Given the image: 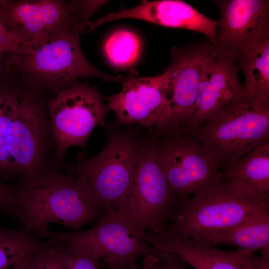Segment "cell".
<instances>
[{"mask_svg": "<svg viewBox=\"0 0 269 269\" xmlns=\"http://www.w3.org/2000/svg\"><path fill=\"white\" fill-rule=\"evenodd\" d=\"M12 190L9 215L21 227L40 238L50 231V224L78 230L103 215L78 180L67 172L18 182Z\"/></svg>", "mask_w": 269, "mask_h": 269, "instance_id": "obj_1", "label": "cell"}, {"mask_svg": "<svg viewBox=\"0 0 269 269\" xmlns=\"http://www.w3.org/2000/svg\"><path fill=\"white\" fill-rule=\"evenodd\" d=\"M269 209V194L233 179L205 187L187 200L160 233L173 234L200 244Z\"/></svg>", "mask_w": 269, "mask_h": 269, "instance_id": "obj_2", "label": "cell"}, {"mask_svg": "<svg viewBox=\"0 0 269 269\" xmlns=\"http://www.w3.org/2000/svg\"><path fill=\"white\" fill-rule=\"evenodd\" d=\"M82 33L73 30L24 44L19 52L7 55L6 62L25 83L37 86L51 98L81 78L119 82L120 75L105 74L87 60L80 44Z\"/></svg>", "mask_w": 269, "mask_h": 269, "instance_id": "obj_3", "label": "cell"}, {"mask_svg": "<svg viewBox=\"0 0 269 269\" xmlns=\"http://www.w3.org/2000/svg\"><path fill=\"white\" fill-rule=\"evenodd\" d=\"M141 127L123 130L112 124L103 149L89 157L79 154L75 163H65L63 170L76 177L88 196L103 213L118 206L127 194L136 162L141 138Z\"/></svg>", "mask_w": 269, "mask_h": 269, "instance_id": "obj_4", "label": "cell"}, {"mask_svg": "<svg viewBox=\"0 0 269 269\" xmlns=\"http://www.w3.org/2000/svg\"><path fill=\"white\" fill-rule=\"evenodd\" d=\"M49 98L39 87L26 83L9 129L11 180L19 182L60 171L55 163Z\"/></svg>", "mask_w": 269, "mask_h": 269, "instance_id": "obj_5", "label": "cell"}, {"mask_svg": "<svg viewBox=\"0 0 269 269\" xmlns=\"http://www.w3.org/2000/svg\"><path fill=\"white\" fill-rule=\"evenodd\" d=\"M188 133L220 163L228 165L269 140V100L246 93Z\"/></svg>", "mask_w": 269, "mask_h": 269, "instance_id": "obj_6", "label": "cell"}, {"mask_svg": "<svg viewBox=\"0 0 269 269\" xmlns=\"http://www.w3.org/2000/svg\"><path fill=\"white\" fill-rule=\"evenodd\" d=\"M173 196L159 162L149 132L141 137L129 191L118 206L140 230L160 233L181 207Z\"/></svg>", "mask_w": 269, "mask_h": 269, "instance_id": "obj_7", "label": "cell"}, {"mask_svg": "<svg viewBox=\"0 0 269 269\" xmlns=\"http://www.w3.org/2000/svg\"><path fill=\"white\" fill-rule=\"evenodd\" d=\"M144 232L119 210L105 211L93 228L82 231H50L45 238L51 246L83 250L98 258L109 269H131L141 257L153 253Z\"/></svg>", "mask_w": 269, "mask_h": 269, "instance_id": "obj_8", "label": "cell"}, {"mask_svg": "<svg viewBox=\"0 0 269 269\" xmlns=\"http://www.w3.org/2000/svg\"><path fill=\"white\" fill-rule=\"evenodd\" d=\"M94 0H0V19L22 45L73 30L87 32Z\"/></svg>", "mask_w": 269, "mask_h": 269, "instance_id": "obj_9", "label": "cell"}, {"mask_svg": "<svg viewBox=\"0 0 269 269\" xmlns=\"http://www.w3.org/2000/svg\"><path fill=\"white\" fill-rule=\"evenodd\" d=\"M149 131L171 191L181 206L198 191L225 178L219 161L189 133L178 129Z\"/></svg>", "mask_w": 269, "mask_h": 269, "instance_id": "obj_10", "label": "cell"}, {"mask_svg": "<svg viewBox=\"0 0 269 269\" xmlns=\"http://www.w3.org/2000/svg\"><path fill=\"white\" fill-rule=\"evenodd\" d=\"M47 108L54 142L55 163L63 170L68 149L78 146L85 150L95 128L105 125L110 111L96 86L78 81L49 98Z\"/></svg>", "mask_w": 269, "mask_h": 269, "instance_id": "obj_11", "label": "cell"}, {"mask_svg": "<svg viewBox=\"0 0 269 269\" xmlns=\"http://www.w3.org/2000/svg\"><path fill=\"white\" fill-rule=\"evenodd\" d=\"M239 70L236 53L210 42L193 112L182 131L190 132L199 127L246 94Z\"/></svg>", "mask_w": 269, "mask_h": 269, "instance_id": "obj_12", "label": "cell"}, {"mask_svg": "<svg viewBox=\"0 0 269 269\" xmlns=\"http://www.w3.org/2000/svg\"><path fill=\"white\" fill-rule=\"evenodd\" d=\"M122 88L118 94L103 99L116 119L112 125L139 126L148 130L161 123L166 107L167 84L165 73L139 77L135 69L121 75Z\"/></svg>", "mask_w": 269, "mask_h": 269, "instance_id": "obj_13", "label": "cell"}, {"mask_svg": "<svg viewBox=\"0 0 269 269\" xmlns=\"http://www.w3.org/2000/svg\"><path fill=\"white\" fill-rule=\"evenodd\" d=\"M210 42L183 48L173 47L164 70L167 103L160 129L182 130L189 121L196 104L204 57Z\"/></svg>", "mask_w": 269, "mask_h": 269, "instance_id": "obj_14", "label": "cell"}, {"mask_svg": "<svg viewBox=\"0 0 269 269\" xmlns=\"http://www.w3.org/2000/svg\"><path fill=\"white\" fill-rule=\"evenodd\" d=\"M220 18L214 44L236 53L247 43L269 38V1H215Z\"/></svg>", "mask_w": 269, "mask_h": 269, "instance_id": "obj_15", "label": "cell"}, {"mask_svg": "<svg viewBox=\"0 0 269 269\" xmlns=\"http://www.w3.org/2000/svg\"><path fill=\"white\" fill-rule=\"evenodd\" d=\"M132 18L141 20L166 27L181 28L197 32L213 42L218 21L211 19L192 6L180 0H142L138 5L107 14L90 22L91 32L98 26L113 20Z\"/></svg>", "mask_w": 269, "mask_h": 269, "instance_id": "obj_16", "label": "cell"}, {"mask_svg": "<svg viewBox=\"0 0 269 269\" xmlns=\"http://www.w3.org/2000/svg\"><path fill=\"white\" fill-rule=\"evenodd\" d=\"M144 238L153 252L176 255L194 269H250V259L255 252L240 249L223 251L173 234L148 232Z\"/></svg>", "mask_w": 269, "mask_h": 269, "instance_id": "obj_17", "label": "cell"}, {"mask_svg": "<svg viewBox=\"0 0 269 269\" xmlns=\"http://www.w3.org/2000/svg\"><path fill=\"white\" fill-rule=\"evenodd\" d=\"M26 83L10 67H0V181L11 180V162L8 151L10 122Z\"/></svg>", "mask_w": 269, "mask_h": 269, "instance_id": "obj_18", "label": "cell"}, {"mask_svg": "<svg viewBox=\"0 0 269 269\" xmlns=\"http://www.w3.org/2000/svg\"><path fill=\"white\" fill-rule=\"evenodd\" d=\"M239 70L244 76L243 87L254 99L269 100V38L250 42L236 53Z\"/></svg>", "mask_w": 269, "mask_h": 269, "instance_id": "obj_19", "label": "cell"}, {"mask_svg": "<svg viewBox=\"0 0 269 269\" xmlns=\"http://www.w3.org/2000/svg\"><path fill=\"white\" fill-rule=\"evenodd\" d=\"M219 245L254 252L269 249V209L255 213L240 225L213 237L205 244Z\"/></svg>", "mask_w": 269, "mask_h": 269, "instance_id": "obj_20", "label": "cell"}, {"mask_svg": "<svg viewBox=\"0 0 269 269\" xmlns=\"http://www.w3.org/2000/svg\"><path fill=\"white\" fill-rule=\"evenodd\" d=\"M223 173L225 178L240 180L261 193L269 194V140L226 166Z\"/></svg>", "mask_w": 269, "mask_h": 269, "instance_id": "obj_21", "label": "cell"}, {"mask_svg": "<svg viewBox=\"0 0 269 269\" xmlns=\"http://www.w3.org/2000/svg\"><path fill=\"white\" fill-rule=\"evenodd\" d=\"M46 245L22 227L12 229L0 226V269L13 266Z\"/></svg>", "mask_w": 269, "mask_h": 269, "instance_id": "obj_22", "label": "cell"}, {"mask_svg": "<svg viewBox=\"0 0 269 269\" xmlns=\"http://www.w3.org/2000/svg\"><path fill=\"white\" fill-rule=\"evenodd\" d=\"M104 48L107 58L112 64L124 67L133 63L137 58L139 41L134 33L120 30L110 35Z\"/></svg>", "mask_w": 269, "mask_h": 269, "instance_id": "obj_23", "label": "cell"}, {"mask_svg": "<svg viewBox=\"0 0 269 269\" xmlns=\"http://www.w3.org/2000/svg\"><path fill=\"white\" fill-rule=\"evenodd\" d=\"M48 246L66 269H100L101 261L83 250L70 247Z\"/></svg>", "mask_w": 269, "mask_h": 269, "instance_id": "obj_24", "label": "cell"}, {"mask_svg": "<svg viewBox=\"0 0 269 269\" xmlns=\"http://www.w3.org/2000/svg\"><path fill=\"white\" fill-rule=\"evenodd\" d=\"M24 262L27 269H66L47 243L45 247L24 259Z\"/></svg>", "mask_w": 269, "mask_h": 269, "instance_id": "obj_25", "label": "cell"}, {"mask_svg": "<svg viewBox=\"0 0 269 269\" xmlns=\"http://www.w3.org/2000/svg\"><path fill=\"white\" fill-rule=\"evenodd\" d=\"M143 269H186L185 263L176 255L166 253H155L144 257Z\"/></svg>", "mask_w": 269, "mask_h": 269, "instance_id": "obj_26", "label": "cell"}, {"mask_svg": "<svg viewBox=\"0 0 269 269\" xmlns=\"http://www.w3.org/2000/svg\"><path fill=\"white\" fill-rule=\"evenodd\" d=\"M22 44L0 19V58L20 51Z\"/></svg>", "mask_w": 269, "mask_h": 269, "instance_id": "obj_27", "label": "cell"}, {"mask_svg": "<svg viewBox=\"0 0 269 269\" xmlns=\"http://www.w3.org/2000/svg\"><path fill=\"white\" fill-rule=\"evenodd\" d=\"M12 186L0 181V210L10 214L12 203Z\"/></svg>", "mask_w": 269, "mask_h": 269, "instance_id": "obj_28", "label": "cell"}, {"mask_svg": "<svg viewBox=\"0 0 269 269\" xmlns=\"http://www.w3.org/2000/svg\"><path fill=\"white\" fill-rule=\"evenodd\" d=\"M261 252L259 257L252 255L250 259V269H269V249Z\"/></svg>", "mask_w": 269, "mask_h": 269, "instance_id": "obj_29", "label": "cell"}, {"mask_svg": "<svg viewBox=\"0 0 269 269\" xmlns=\"http://www.w3.org/2000/svg\"><path fill=\"white\" fill-rule=\"evenodd\" d=\"M12 269H27L24 262V260L19 262L12 266Z\"/></svg>", "mask_w": 269, "mask_h": 269, "instance_id": "obj_30", "label": "cell"}, {"mask_svg": "<svg viewBox=\"0 0 269 269\" xmlns=\"http://www.w3.org/2000/svg\"><path fill=\"white\" fill-rule=\"evenodd\" d=\"M4 58L5 57H2V58H0V66L2 64V63L3 62L4 60Z\"/></svg>", "mask_w": 269, "mask_h": 269, "instance_id": "obj_31", "label": "cell"}, {"mask_svg": "<svg viewBox=\"0 0 269 269\" xmlns=\"http://www.w3.org/2000/svg\"><path fill=\"white\" fill-rule=\"evenodd\" d=\"M138 269L136 267H134V268H132V269Z\"/></svg>", "mask_w": 269, "mask_h": 269, "instance_id": "obj_32", "label": "cell"}, {"mask_svg": "<svg viewBox=\"0 0 269 269\" xmlns=\"http://www.w3.org/2000/svg\"><path fill=\"white\" fill-rule=\"evenodd\" d=\"M10 269L9 268H6V269Z\"/></svg>", "mask_w": 269, "mask_h": 269, "instance_id": "obj_33", "label": "cell"}]
</instances>
